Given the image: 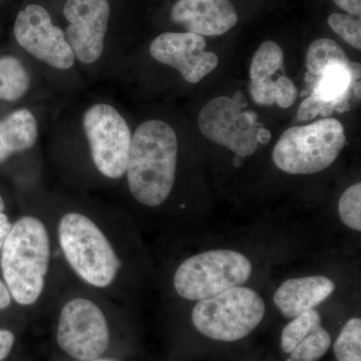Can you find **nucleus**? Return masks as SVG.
Returning <instances> with one entry per match:
<instances>
[{
  "instance_id": "nucleus-1",
  "label": "nucleus",
  "mask_w": 361,
  "mask_h": 361,
  "mask_svg": "<svg viewBox=\"0 0 361 361\" xmlns=\"http://www.w3.org/2000/svg\"><path fill=\"white\" fill-rule=\"evenodd\" d=\"M178 140L167 123L149 120L135 130L128 161V185L133 197L148 207L161 205L174 187Z\"/></svg>"
},
{
  "instance_id": "nucleus-2",
  "label": "nucleus",
  "mask_w": 361,
  "mask_h": 361,
  "mask_svg": "<svg viewBox=\"0 0 361 361\" xmlns=\"http://www.w3.org/2000/svg\"><path fill=\"white\" fill-rule=\"evenodd\" d=\"M0 253L4 283L13 299L23 306L37 302L51 262V242L44 223L32 216L16 221Z\"/></svg>"
},
{
  "instance_id": "nucleus-3",
  "label": "nucleus",
  "mask_w": 361,
  "mask_h": 361,
  "mask_svg": "<svg viewBox=\"0 0 361 361\" xmlns=\"http://www.w3.org/2000/svg\"><path fill=\"white\" fill-rule=\"evenodd\" d=\"M59 240L66 260L80 279L96 288H106L115 281L120 260L94 221L84 214H66L59 221Z\"/></svg>"
},
{
  "instance_id": "nucleus-4",
  "label": "nucleus",
  "mask_w": 361,
  "mask_h": 361,
  "mask_svg": "<svg viewBox=\"0 0 361 361\" xmlns=\"http://www.w3.org/2000/svg\"><path fill=\"white\" fill-rule=\"evenodd\" d=\"M345 144L341 123L336 118H322L285 130L273 149V161L288 174H316L336 161Z\"/></svg>"
},
{
  "instance_id": "nucleus-5",
  "label": "nucleus",
  "mask_w": 361,
  "mask_h": 361,
  "mask_svg": "<svg viewBox=\"0 0 361 361\" xmlns=\"http://www.w3.org/2000/svg\"><path fill=\"white\" fill-rule=\"evenodd\" d=\"M264 314L265 303L257 292L237 286L197 301L192 320L203 336L214 341L233 342L248 336Z\"/></svg>"
},
{
  "instance_id": "nucleus-6",
  "label": "nucleus",
  "mask_w": 361,
  "mask_h": 361,
  "mask_svg": "<svg viewBox=\"0 0 361 361\" xmlns=\"http://www.w3.org/2000/svg\"><path fill=\"white\" fill-rule=\"evenodd\" d=\"M252 274L250 261L234 250H211L185 260L176 271V291L187 300L199 301L241 286Z\"/></svg>"
},
{
  "instance_id": "nucleus-7",
  "label": "nucleus",
  "mask_w": 361,
  "mask_h": 361,
  "mask_svg": "<svg viewBox=\"0 0 361 361\" xmlns=\"http://www.w3.org/2000/svg\"><path fill=\"white\" fill-rule=\"evenodd\" d=\"M56 341L59 348L75 360H97L110 344V330L103 310L84 297L71 299L59 314Z\"/></svg>"
},
{
  "instance_id": "nucleus-8",
  "label": "nucleus",
  "mask_w": 361,
  "mask_h": 361,
  "mask_svg": "<svg viewBox=\"0 0 361 361\" xmlns=\"http://www.w3.org/2000/svg\"><path fill=\"white\" fill-rule=\"evenodd\" d=\"M82 123L97 170L110 179L122 178L132 142L125 118L110 104H97L85 111Z\"/></svg>"
},
{
  "instance_id": "nucleus-9",
  "label": "nucleus",
  "mask_w": 361,
  "mask_h": 361,
  "mask_svg": "<svg viewBox=\"0 0 361 361\" xmlns=\"http://www.w3.org/2000/svg\"><path fill=\"white\" fill-rule=\"evenodd\" d=\"M198 123L204 137L236 155L251 156L258 148L256 116L242 111L231 97H218L207 103L200 111Z\"/></svg>"
},
{
  "instance_id": "nucleus-10",
  "label": "nucleus",
  "mask_w": 361,
  "mask_h": 361,
  "mask_svg": "<svg viewBox=\"0 0 361 361\" xmlns=\"http://www.w3.org/2000/svg\"><path fill=\"white\" fill-rule=\"evenodd\" d=\"M14 35L23 49L52 68L68 70L75 63L65 32L54 25L47 9L39 4H30L18 14Z\"/></svg>"
},
{
  "instance_id": "nucleus-11",
  "label": "nucleus",
  "mask_w": 361,
  "mask_h": 361,
  "mask_svg": "<svg viewBox=\"0 0 361 361\" xmlns=\"http://www.w3.org/2000/svg\"><path fill=\"white\" fill-rule=\"evenodd\" d=\"M110 13L108 0L66 1L63 14L70 23L66 39L73 54L82 63H94L101 58Z\"/></svg>"
},
{
  "instance_id": "nucleus-12",
  "label": "nucleus",
  "mask_w": 361,
  "mask_h": 361,
  "mask_svg": "<svg viewBox=\"0 0 361 361\" xmlns=\"http://www.w3.org/2000/svg\"><path fill=\"white\" fill-rule=\"evenodd\" d=\"M206 45L205 39L196 33L165 32L153 40L149 54L179 71L186 82L198 84L219 65L217 54L206 51Z\"/></svg>"
},
{
  "instance_id": "nucleus-13",
  "label": "nucleus",
  "mask_w": 361,
  "mask_h": 361,
  "mask_svg": "<svg viewBox=\"0 0 361 361\" xmlns=\"http://www.w3.org/2000/svg\"><path fill=\"white\" fill-rule=\"evenodd\" d=\"M171 18L188 32L201 37L224 35L238 23V14L229 0H180Z\"/></svg>"
},
{
  "instance_id": "nucleus-14",
  "label": "nucleus",
  "mask_w": 361,
  "mask_h": 361,
  "mask_svg": "<svg viewBox=\"0 0 361 361\" xmlns=\"http://www.w3.org/2000/svg\"><path fill=\"white\" fill-rule=\"evenodd\" d=\"M334 282L322 275L293 278L280 285L274 294V303L285 317L292 319L314 310L334 293Z\"/></svg>"
},
{
  "instance_id": "nucleus-15",
  "label": "nucleus",
  "mask_w": 361,
  "mask_h": 361,
  "mask_svg": "<svg viewBox=\"0 0 361 361\" xmlns=\"http://www.w3.org/2000/svg\"><path fill=\"white\" fill-rule=\"evenodd\" d=\"M284 70V54L276 42H263L259 47L250 68V92L256 104L272 106L276 104L278 82L272 77Z\"/></svg>"
},
{
  "instance_id": "nucleus-16",
  "label": "nucleus",
  "mask_w": 361,
  "mask_h": 361,
  "mask_svg": "<svg viewBox=\"0 0 361 361\" xmlns=\"http://www.w3.org/2000/svg\"><path fill=\"white\" fill-rule=\"evenodd\" d=\"M37 139V123L32 111L20 109L0 121V164L16 153L33 147Z\"/></svg>"
},
{
  "instance_id": "nucleus-17",
  "label": "nucleus",
  "mask_w": 361,
  "mask_h": 361,
  "mask_svg": "<svg viewBox=\"0 0 361 361\" xmlns=\"http://www.w3.org/2000/svg\"><path fill=\"white\" fill-rule=\"evenodd\" d=\"M357 66L336 63L325 68L316 82L312 94L327 104H331L334 110L343 113L348 110L349 92L357 80Z\"/></svg>"
},
{
  "instance_id": "nucleus-18",
  "label": "nucleus",
  "mask_w": 361,
  "mask_h": 361,
  "mask_svg": "<svg viewBox=\"0 0 361 361\" xmlns=\"http://www.w3.org/2000/svg\"><path fill=\"white\" fill-rule=\"evenodd\" d=\"M0 82L4 101H18L30 87V77L25 66L11 56L0 58Z\"/></svg>"
},
{
  "instance_id": "nucleus-19",
  "label": "nucleus",
  "mask_w": 361,
  "mask_h": 361,
  "mask_svg": "<svg viewBox=\"0 0 361 361\" xmlns=\"http://www.w3.org/2000/svg\"><path fill=\"white\" fill-rule=\"evenodd\" d=\"M350 63L341 45L330 39H316L308 47L306 66L311 75L319 77L325 68L334 63Z\"/></svg>"
},
{
  "instance_id": "nucleus-20",
  "label": "nucleus",
  "mask_w": 361,
  "mask_h": 361,
  "mask_svg": "<svg viewBox=\"0 0 361 361\" xmlns=\"http://www.w3.org/2000/svg\"><path fill=\"white\" fill-rule=\"evenodd\" d=\"M331 345V337L322 325H317L290 353L289 361H317Z\"/></svg>"
},
{
  "instance_id": "nucleus-21",
  "label": "nucleus",
  "mask_w": 361,
  "mask_h": 361,
  "mask_svg": "<svg viewBox=\"0 0 361 361\" xmlns=\"http://www.w3.org/2000/svg\"><path fill=\"white\" fill-rule=\"evenodd\" d=\"M320 324L322 318L315 310L306 311L292 318V322L282 331L281 345L284 353H290L297 344L310 334L311 330Z\"/></svg>"
},
{
  "instance_id": "nucleus-22",
  "label": "nucleus",
  "mask_w": 361,
  "mask_h": 361,
  "mask_svg": "<svg viewBox=\"0 0 361 361\" xmlns=\"http://www.w3.org/2000/svg\"><path fill=\"white\" fill-rule=\"evenodd\" d=\"M334 349L338 361H360V318H353L346 322L341 330V336L334 343Z\"/></svg>"
},
{
  "instance_id": "nucleus-23",
  "label": "nucleus",
  "mask_w": 361,
  "mask_h": 361,
  "mask_svg": "<svg viewBox=\"0 0 361 361\" xmlns=\"http://www.w3.org/2000/svg\"><path fill=\"white\" fill-rule=\"evenodd\" d=\"M342 222L355 231H361V184L353 185L342 194L338 203Z\"/></svg>"
},
{
  "instance_id": "nucleus-24",
  "label": "nucleus",
  "mask_w": 361,
  "mask_h": 361,
  "mask_svg": "<svg viewBox=\"0 0 361 361\" xmlns=\"http://www.w3.org/2000/svg\"><path fill=\"white\" fill-rule=\"evenodd\" d=\"M330 28L353 47L361 49V23L346 14L334 13L329 18Z\"/></svg>"
},
{
  "instance_id": "nucleus-25",
  "label": "nucleus",
  "mask_w": 361,
  "mask_h": 361,
  "mask_svg": "<svg viewBox=\"0 0 361 361\" xmlns=\"http://www.w3.org/2000/svg\"><path fill=\"white\" fill-rule=\"evenodd\" d=\"M334 108L331 104L324 103L314 94H311L299 106L297 118L299 121H310L319 115L326 118L334 113Z\"/></svg>"
},
{
  "instance_id": "nucleus-26",
  "label": "nucleus",
  "mask_w": 361,
  "mask_h": 361,
  "mask_svg": "<svg viewBox=\"0 0 361 361\" xmlns=\"http://www.w3.org/2000/svg\"><path fill=\"white\" fill-rule=\"evenodd\" d=\"M277 82L279 89H278L276 104L282 109L290 108L292 104L295 103L298 96V90L295 85L286 75L278 77Z\"/></svg>"
},
{
  "instance_id": "nucleus-27",
  "label": "nucleus",
  "mask_w": 361,
  "mask_h": 361,
  "mask_svg": "<svg viewBox=\"0 0 361 361\" xmlns=\"http://www.w3.org/2000/svg\"><path fill=\"white\" fill-rule=\"evenodd\" d=\"M16 337L13 332L6 329H0V361L6 360L13 348Z\"/></svg>"
},
{
  "instance_id": "nucleus-28",
  "label": "nucleus",
  "mask_w": 361,
  "mask_h": 361,
  "mask_svg": "<svg viewBox=\"0 0 361 361\" xmlns=\"http://www.w3.org/2000/svg\"><path fill=\"white\" fill-rule=\"evenodd\" d=\"M334 4L345 11L350 16H358L361 14V0H334Z\"/></svg>"
},
{
  "instance_id": "nucleus-29",
  "label": "nucleus",
  "mask_w": 361,
  "mask_h": 361,
  "mask_svg": "<svg viewBox=\"0 0 361 361\" xmlns=\"http://www.w3.org/2000/svg\"><path fill=\"white\" fill-rule=\"evenodd\" d=\"M13 224L8 220V217L4 212H0V252L4 245V242L11 233Z\"/></svg>"
},
{
  "instance_id": "nucleus-30",
  "label": "nucleus",
  "mask_w": 361,
  "mask_h": 361,
  "mask_svg": "<svg viewBox=\"0 0 361 361\" xmlns=\"http://www.w3.org/2000/svg\"><path fill=\"white\" fill-rule=\"evenodd\" d=\"M13 297L11 295L8 288L4 281L0 280V310H6L11 303Z\"/></svg>"
},
{
  "instance_id": "nucleus-31",
  "label": "nucleus",
  "mask_w": 361,
  "mask_h": 361,
  "mask_svg": "<svg viewBox=\"0 0 361 361\" xmlns=\"http://www.w3.org/2000/svg\"><path fill=\"white\" fill-rule=\"evenodd\" d=\"M258 144L267 145L271 140V133L265 128H259L256 133Z\"/></svg>"
},
{
  "instance_id": "nucleus-32",
  "label": "nucleus",
  "mask_w": 361,
  "mask_h": 361,
  "mask_svg": "<svg viewBox=\"0 0 361 361\" xmlns=\"http://www.w3.org/2000/svg\"><path fill=\"white\" fill-rule=\"evenodd\" d=\"M233 101H234L235 103L238 104V106L241 109H243L244 106H247L246 99H244L243 94H242L241 92H236V94H235L234 97H233Z\"/></svg>"
},
{
  "instance_id": "nucleus-33",
  "label": "nucleus",
  "mask_w": 361,
  "mask_h": 361,
  "mask_svg": "<svg viewBox=\"0 0 361 361\" xmlns=\"http://www.w3.org/2000/svg\"><path fill=\"white\" fill-rule=\"evenodd\" d=\"M244 159H245V157L239 156V155L235 156V158H234L235 167H237V168L241 167V166L243 165Z\"/></svg>"
},
{
  "instance_id": "nucleus-34",
  "label": "nucleus",
  "mask_w": 361,
  "mask_h": 361,
  "mask_svg": "<svg viewBox=\"0 0 361 361\" xmlns=\"http://www.w3.org/2000/svg\"><path fill=\"white\" fill-rule=\"evenodd\" d=\"M4 201L2 199L1 195H0V212H4Z\"/></svg>"
},
{
  "instance_id": "nucleus-35",
  "label": "nucleus",
  "mask_w": 361,
  "mask_h": 361,
  "mask_svg": "<svg viewBox=\"0 0 361 361\" xmlns=\"http://www.w3.org/2000/svg\"><path fill=\"white\" fill-rule=\"evenodd\" d=\"M90 361H116V360H99V358H97V360H90Z\"/></svg>"
},
{
  "instance_id": "nucleus-36",
  "label": "nucleus",
  "mask_w": 361,
  "mask_h": 361,
  "mask_svg": "<svg viewBox=\"0 0 361 361\" xmlns=\"http://www.w3.org/2000/svg\"><path fill=\"white\" fill-rule=\"evenodd\" d=\"M0 99H1V82H0Z\"/></svg>"
}]
</instances>
